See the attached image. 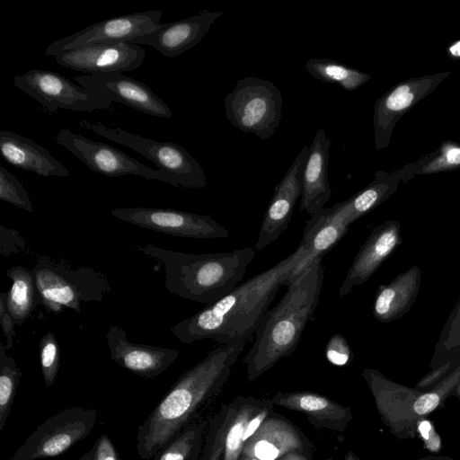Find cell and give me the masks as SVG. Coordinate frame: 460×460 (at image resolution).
<instances>
[{"label":"cell","instance_id":"e575fe53","mask_svg":"<svg viewBox=\"0 0 460 460\" xmlns=\"http://www.w3.org/2000/svg\"><path fill=\"white\" fill-rule=\"evenodd\" d=\"M325 356L329 362L335 366H344L351 358V349L341 334H334L328 341L325 348Z\"/></svg>","mask_w":460,"mask_h":460},{"label":"cell","instance_id":"4fadbf2b","mask_svg":"<svg viewBox=\"0 0 460 460\" xmlns=\"http://www.w3.org/2000/svg\"><path fill=\"white\" fill-rule=\"evenodd\" d=\"M162 14L161 11H145L93 23L50 43L45 55L56 57L60 52L93 43L130 42L157 29Z\"/></svg>","mask_w":460,"mask_h":460},{"label":"cell","instance_id":"7402d4cb","mask_svg":"<svg viewBox=\"0 0 460 460\" xmlns=\"http://www.w3.org/2000/svg\"><path fill=\"white\" fill-rule=\"evenodd\" d=\"M0 151L13 166L38 175L68 177L69 171L49 150L10 130L0 131Z\"/></svg>","mask_w":460,"mask_h":460},{"label":"cell","instance_id":"ee69618b","mask_svg":"<svg viewBox=\"0 0 460 460\" xmlns=\"http://www.w3.org/2000/svg\"><path fill=\"white\" fill-rule=\"evenodd\" d=\"M243 460H258V459H255V458H247V457H245V458H243Z\"/></svg>","mask_w":460,"mask_h":460},{"label":"cell","instance_id":"d590c367","mask_svg":"<svg viewBox=\"0 0 460 460\" xmlns=\"http://www.w3.org/2000/svg\"><path fill=\"white\" fill-rule=\"evenodd\" d=\"M78 460H122L114 444L106 434L101 435L92 449Z\"/></svg>","mask_w":460,"mask_h":460},{"label":"cell","instance_id":"e0dca14e","mask_svg":"<svg viewBox=\"0 0 460 460\" xmlns=\"http://www.w3.org/2000/svg\"><path fill=\"white\" fill-rule=\"evenodd\" d=\"M110 358L121 367L143 378H155L179 357L175 349L134 343L119 326L112 325L107 334Z\"/></svg>","mask_w":460,"mask_h":460},{"label":"cell","instance_id":"d4e9b609","mask_svg":"<svg viewBox=\"0 0 460 460\" xmlns=\"http://www.w3.org/2000/svg\"><path fill=\"white\" fill-rule=\"evenodd\" d=\"M413 178L410 164L393 172L377 171L374 180L365 188L344 200L345 210L350 224L385 201L398 189L401 181Z\"/></svg>","mask_w":460,"mask_h":460},{"label":"cell","instance_id":"8992f818","mask_svg":"<svg viewBox=\"0 0 460 460\" xmlns=\"http://www.w3.org/2000/svg\"><path fill=\"white\" fill-rule=\"evenodd\" d=\"M283 98L270 81L248 76L239 79L225 98L228 121L244 133H253L261 140L270 137L281 119Z\"/></svg>","mask_w":460,"mask_h":460},{"label":"cell","instance_id":"1f68e13d","mask_svg":"<svg viewBox=\"0 0 460 460\" xmlns=\"http://www.w3.org/2000/svg\"><path fill=\"white\" fill-rule=\"evenodd\" d=\"M252 411L253 408L252 406L244 405L234 416L232 422L227 427L224 460H238L244 447L243 440L244 429L252 419Z\"/></svg>","mask_w":460,"mask_h":460},{"label":"cell","instance_id":"b9f144b4","mask_svg":"<svg viewBox=\"0 0 460 460\" xmlns=\"http://www.w3.org/2000/svg\"><path fill=\"white\" fill-rule=\"evenodd\" d=\"M420 429L421 431L422 436L425 438H428V437H429L428 434H429V431L430 430V425L429 424V422H427V421L422 422L420 426Z\"/></svg>","mask_w":460,"mask_h":460},{"label":"cell","instance_id":"52a82bcc","mask_svg":"<svg viewBox=\"0 0 460 460\" xmlns=\"http://www.w3.org/2000/svg\"><path fill=\"white\" fill-rule=\"evenodd\" d=\"M78 125L142 155L153 162L160 171L171 175L178 187L203 189L207 186V177L201 165L178 144L155 141L121 128H108L100 122L80 119Z\"/></svg>","mask_w":460,"mask_h":460},{"label":"cell","instance_id":"6da1fadb","mask_svg":"<svg viewBox=\"0 0 460 460\" xmlns=\"http://www.w3.org/2000/svg\"><path fill=\"white\" fill-rule=\"evenodd\" d=\"M305 258L296 251L266 270L239 284L230 293L208 305L190 317L171 327L184 344L210 339L221 344L247 341L257 330L263 315L282 285L289 280L296 266Z\"/></svg>","mask_w":460,"mask_h":460},{"label":"cell","instance_id":"cb8c5ba5","mask_svg":"<svg viewBox=\"0 0 460 460\" xmlns=\"http://www.w3.org/2000/svg\"><path fill=\"white\" fill-rule=\"evenodd\" d=\"M301 447L300 437L292 426L270 418L245 442L242 452L247 458L276 460Z\"/></svg>","mask_w":460,"mask_h":460},{"label":"cell","instance_id":"30bf717a","mask_svg":"<svg viewBox=\"0 0 460 460\" xmlns=\"http://www.w3.org/2000/svg\"><path fill=\"white\" fill-rule=\"evenodd\" d=\"M55 141L97 173L109 177L135 175L178 187L175 180L168 173L147 167L112 146L92 140L68 128H61Z\"/></svg>","mask_w":460,"mask_h":460},{"label":"cell","instance_id":"5b68a950","mask_svg":"<svg viewBox=\"0 0 460 460\" xmlns=\"http://www.w3.org/2000/svg\"><path fill=\"white\" fill-rule=\"evenodd\" d=\"M40 305L50 314L64 307L81 313V302L101 301L111 290L109 281L90 268L71 269L65 262L40 257L34 269Z\"/></svg>","mask_w":460,"mask_h":460},{"label":"cell","instance_id":"f6af8a7d","mask_svg":"<svg viewBox=\"0 0 460 460\" xmlns=\"http://www.w3.org/2000/svg\"><path fill=\"white\" fill-rule=\"evenodd\" d=\"M326 460H332V459H326Z\"/></svg>","mask_w":460,"mask_h":460},{"label":"cell","instance_id":"ac0fdd59","mask_svg":"<svg viewBox=\"0 0 460 460\" xmlns=\"http://www.w3.org/2000/svg\"><path fill=\"white\" fill-rule=\"evenodd\" d=\"M223 13L204 11L180 21L161 22L152 32L129 43L148 45L164 57L172 58L196 46Z\"/></svg>","mask_w":460,"mask_h":460},{"label":"cell","instance_id":"44dd1931","mask_svg":"<svg viewBox=\"0 0 460 460\" xmlns=\"http://www.w3.org/2000/svg\"><path fill=\"white\" fill-rule=\"evenodd\" d=\"M331 140L323 128H319L309 146V154L302 175L300 210L312 216L330 200L332 189L328 180Z\"/></svg>","mask_w":460,"mask_h":460},{"label":"cell","instance_id":"8d00e7d4","mask_svg":"<svg viewBox=\"0 0 460 460\" xmlns=\"http://www.w3.org/2000/svg\"><path fill=\"white\" fill-rule=\"evenodd\" d=\"M445 338L441 341L447 348L456 347L460 345V301L456 309L452 312L448 323L445 327Z\"/></svg>","mask_w":460,"mask_h":460},{"label":"cell","instance_id":"603a6c76","mask_svg":"<svg viewBox=\"0 0 460 460\" xmlns=\"http://www.w3.org/2000/svg\"><path fill=\"white\" fill-rule=\"evenodd\" d=\"M420 279V268L413 266L389 284L380 286L373 306L375 318L381 323H390L407 313L417 298Z\"/></svg>","mask_w":460,"mask_h":460},{"label":"cell","instance_id":"9a60e30c","mask_svg":"<svg viewBox=\"0 0 460 460\" xmlns=\"http://www.w3.org/2000/svg\"><path fill=\"white\" fill-rule=\"evenodd\" d=\"M81 86L123 103L145 114L169 119L172 111L146 84L122 73H100L75 76Z\"/></svg>","mask_w":460,"mask_h":460},{"label":"cell","instance_id":"83f0119b","mask_svg":"<svg viewBox=\"0 0 460 460\" xmlns=\"http://www.w3.org/2000/svg\"><path fill=\"white\" fill-rule=\"evenodd\" d=\"M305 69L323 83L337 84L346 91H354L371 79V75L338 61L313 58L305 63Z\"/></svg>","mask_w":460,"mask_h":460},{"label":"cell","instance_id":"ffe728a7","mask_svg":"<svg viewBox=\"0 0 460 460\" xmlns=\"http://www.w3.org/2000/svg\"><path fill=\"white\" fill-rule=\"evenodd\" d=\"M349 221L344 201L331 208H323L306 220L303 236L298 246L304 251L305 258L296 266L295 276L319 257H323L336 245L348 232Z\"/></svg>","mask_w":460,"mask_h":460},{"label":"cell","instance_id":"3957f363","mask_svg":"<svg viewBox=\"0 0 460 460\" xmlns=\"http://www.w3.org/2000/svg\"><path fill=\"white\" fill-rule=\"evenodd\" d=\"M322 258L291 276L279 302L263 315L255 331V341L243 359L250 381L296 349L318 305L323 283Z\"/></svg>","mask_w":460,"mask_h":460},{"label":"cell","instance_id":"4316f807","mask_svg":"<svg viewBox=\"0 0 460 460\" xmlns=\"http://www.w3.org/2000/svg\"><path fill=\"white\" fill-rule=\"evenodd\" d=\"M272 402L306 413L309 417L332 427L341 428L348 418L345 407L314 393H279L272 399Z\"/></svg>","mask_w":460,"mask_h":460},{"label":"cell","instance_id":"7bdbcfd3","mask_svg":"<svg viewBox=\"0 0 460 460\" xmlns=\"http://www.w3.org/2000/svg\"><path fill=\"white\" fill-rule=\"evenodd\" d=\"M345 460H355L354 456L351 453H349L345 458Z\"/></svg>","mask_w":460,"mask_h":460},{"label":"cell","instance_id":"484cf974","mask_svg":"<svg viewBox=\"0 0 460 460\" xmlns=\"http://www.w3.org/2000/svg\"><path fill=\"white\" fill-rule=\"evenodd\" d=\"M12 286L5 293L6 308L15 326H22L40 305V294L33 270L14 266L6 270Z\"/></svg>","mask_w":460,"mask_h":460},{"label":"cell","instance_id":"ba28073f","mask_svg":"<svg viewBox=\"0 0 460 460\" xmlns=\"http://www.w3.org/2000/svg\"><path fill=\"white\" fill-rule=\"evenodd\" d=\"M96 419L95 409L63 410L40 424L10 460H39L64 454L91 433Z\"/></svg>","mask_w":460,"mask_h":460},{"label":"cell","instance_id":"836d02e7","mask_svg":"<svg viewBox=\"0 0 460 460\" xmlns=\"http://www.w3.org/2000/svg\"><path fill=\"white\" fill-rule=\"evenodd\" d=\"M0 199L32 212V203L22 183L4 166H0Z\"/></svg>","mask_w":460,"mask_h":460},{"label":"cell","instance_id":"74e56055","mask_svg":"<svg viewBox=\"0 0 460 460\" xmlns=\"http://www.w3.org/2000/svg\"><path fill=\"white\" fill-rule=\"evenodd\" d=\"M4 297L5 293H0V324L6 341L4 348L8 350L13 346V338L16 336V332L13 321L6 308Z\"/></svg>","mask_w":460,"mask_h":460},{"label":"cell","instance_id":"7c38bea8","mask_svg":"<svg viewBox=\"0 0 460 460\" xmlns=\"http://www.w3.org/2000/svg\"><path fill=\"white\" fill-rule=\"evenodd\" d=\"M451 73V70H447L401 81L376 102L373 118L376 151L379 152L389 146L398 120L432 93Z\"/></svg>","mask_w":460,"mask_h":460},{"label":"cell","instance_id":"ab89813d","mask_svg":"<svg viewBox=\"0 0 460 460\" xmlns=\"http://www.w3.org/2000/svg\"><path fill=\"white\" fill-rule=\"evenodd\" d=\"M267 415V411H261L256 416L252 417L244 429L243 437L244 444L258 430Z\"/></svg>","mask_w":460,"mask_h":460},{"label":"cell","instance_id":"d6a6232c","mask_svg":"<svg viewBox=\"0 0 460 460\" xmlns=\"http://www.w3.org/2000/svg\"><path fill=\"white\" fill-rule=\"evenodd\" d=\"M41 373L47 387L55 382L60 367V347L53 332H46L39 342Z\"/></svg>","mask_w":460,"mask_h":460},{"label":"cell","instance_id":"d6986e66","mask_svg":"<svg viewBox=\"0 0 460 460\" xmlns=\"http://www.w3.org/2000/svg\"><path fill=\"white\" fill-rule=\"evenodd\" d=\"M401 243L398 221L389 220L376 226L356 254L339 288L340 296L349 294L354 287L367 281Z\"/></svg>","mask_w":460,"mask_h":460},{"label":"cell","instance_id":"60d3db41","mask_svg":"<svg viewBox=\"0 0 460 460\" xmlns=\"http://www.w3.org/2000/svg\"><path fill=\"white\" fill-rule=\"evenodd\" d=\"M280 460H307L304 456L298 454L296 451H293L288 455H286Z\"/></svg>","mask_w":460,"mask_h":460},{"label":"cell","instance_id":"f546056e","mask_svg":"<svg viewBox=\"0 0 460 460\" xmlns=\"http://www.w3.org/2000/svg\"><path fill=\"white\" fill-rule=\"evenodd\" d=\"M21 377L22 371L0 343V431L6 424Z\"/></svg>","mask_w":460,"mask_h":460},{"label":"cell","instance_id":"8fae6325","mask_svg":"<svg viewBox=\"0 0 460 460\" xmlns=\"http://www.w3.org/2000/svg\"><path fill=\"white\" fill-rule=\"evenodd\" d=\"M111 214L131 225L155 232L195 239L226 238L228 230L208 215L154 208H118Z\"/></svg>","mask_w":460,"mask_h":460},{"label":"cell","instance_id":"7a4b0ae2","mask_svg":"<svg viewBox=\"0 0 460 460\" xmlns=\"http://www.w3.org/2000/svg\"><path fill=\"white\" fill-rule=\"evenodd\" d=\"M245 344L243 340L221 344L177 379L137 428L136 447L141 460L153 459L187 427L201 403L227 378Z\"/></svg>","mask_w":460,"mask_h":460},{"label":"cell","instance_id":"2e32d148","mask_svg":"<svg viewBox=\"0 0 460 460\" xmlns=\"http://www.w3.org/2000/svg\"><path fill=\"white\" fill-rule=\"evenodd\" d=\"M308 154L309 146H305L275 187L261 225L255 251H261L276 241L288 228L295 205L302 194V175Z\"/></svg>","mask_w":460,"mask_h":460},{"label":"cell","instance_id":"9c48e42d","mask_svg":"<svg viewBox=\"0 0 460 460\" xmlns=\"http://www.w3.org/2000/svg\"><path fill=\"white\" fill-rule=\"evenodd\" d=\"M13 84L49 112L59 109L76 111L107 110L112 102L108 97L49 70H29L14 76Z\"/></svg>","mask_w":460,"mask_h":460},{"label":"cell","instance_id":"4dcf8cb0","mask_svg":"<svg viewBox=\"0 0 460 460\" xmlns=\"http://www.w3.org/2000/svg\"><path fill=\"white\" fill-rule=\"evenodd\" d=\"M201 429L186 427L170 444L161 449L153 460H192L199 445Z\"/></svg>","mask_w":460,"mask_h":460},{"label":"cell","instance_id":"5bb4252c","mask_svg":"<svg viewBox=\"0 0 460 460\" xmlns=\"http://www.w3.org/2000/svg\"><path fill=\"white\" fill-rule=\"evenodd\" d=\"M146 51L129 42H99L58 53V64L87 75L130 72L144 62Z\"/></svg>","mask_w":460,"mask_h":460},{"label":"cell","instance_id":"f1b7e54d","mask_svg":"<svg viewBox=\"0 0 460 460\" xmlns=\"http://www.w3.org/2000/svg\"><path fill=\"white\" fill-rule=\"evenodd\" d=\"M412 175H428L460 168V143L447 140L438 149L410 163Z\"/></svg>","mask_w":460,"mask_h":460},{"label":"cell","instance_id":"277c9868","mask_svg":"<svg viewBox=\"0 0 460 460\" xmlns=\"http://www.w3.org/2000/svg\"><path fill=\"white\" fill-rule=\"evenodd\" d=\"M137 249L161 262L172 294L207 305L236 288L255 257L252 247L217 253H186L153 243Z\"/></svg>","mask_w":460,"mask_h":460},{"label":"cell","instance_id":"f35d334b","mask_svg":"<svg viewBox=\"0 0 460 460\" xmlns=\"http://www.w3.org/2000/svg\"><path fill=\"white\" fill-rule=\"evenodd\" d=\"M439 397L436 394L421 395L414 403V411L419 415H423L433 411L438 404Z\"/></svg>","mask_w":460,"mask_h":460}]
</instances>
